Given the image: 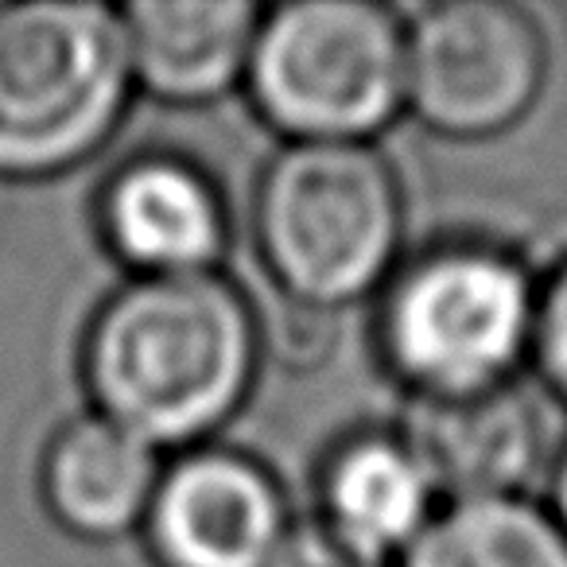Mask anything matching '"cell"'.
<instances>
[{
  "instance_id": "obj_1",
  "label": "cell",
  "mask_w": 567,
  "mask_h": 567,
  "mask_svg": "<svg viewBox=\"0 0 567 567\" xmlns=\"http://www.w3.org/2000/svg\"><path fill=\"white\" fill-rule=\"evenodd\" d=\"M82 370L94 412L156 451L187 447L218 432L249 396L257 319L218 268L136 276L94 316Z\"/></svg>"
},
{
  "instance_id": "obj_2",
  "label": "cell",
  "mask_w": 567,
  "mask_h": 567,
  "mask_svg": "<svg viewBox=\"0 0 567 567\" xmlns=\"http://www.w3.org/2000/svg\"><path fill=\"white\" fill-rule=\"evenodd\" d=\"M260 257L284 292L347 308L389 280L404 206L393 167L365 141H292L257 187Z\"/></svg>"
},
{
  "instance_id": "obj_3",
  "label": "cell",
  "mask_w": 567,
  "mask_h": 567,
  "mask_svg": "<svg viewBox=\"0 0 567 567\" xmlns=\"http://www.w3.org/2000/svg\"><path fill=\"white\" fill-rule=\"evenodd\" d=\"M121 9L0 4V175L40 179L94 156L133 97Z\"/></svg>"
},
{
  "instance_id": "obj_4",
  "label": "cell",
  "mask_w": 567,
  "mask_h": 567,
  "mask_svg": "<svg viewBox=\"0 0 567 567\" xmlns=\"http://www.w3.org/2000/svg\"><path fill=\"white\" fill-rule=\"evenodd\" d=\"M292 141H365L404 110V24L370 0H292L260 17L245 74Z\"/></svg>"
},
{
  "instance_id": "obj_5",
  "label": "cell",
  "mask_w": 567,
  "mask_h": 567,
  "mask_svg": "<svg viewBox=\"0 0 567 567\" xmlns=\"http://www.w3.org/2000/svg\"><path fill=\"white\" fill-rule=\"evenodd\" d=\"M536 300L525 265L505 249L435 245L389 280L381 350L412 393L502 385L533 350Z\"/></svg>"
},
{
  "instance_id": "obj_6",
  "label": "cell",
  "mask_w": 567,
  "mask_h": 567,
  "mask_svg": "<svg viewBox=\"0 0 567 567\" xmlns=\"http://www.w3.org/2000/svg\"><path fill=\"white\" fill-rule=\"evenodd\" d=\"M544 79L533 20L502 0H447L404 28V105L443 136L517 125Z\"/></svg>"
},
{
  "instance_id": "obj_7",
  "label": "cell",
  "mask_w": 567,
  "mask_h": 567,
  "mask_svg": "<svg viewBox=\"0 0 567 567\" xmlns=\"http://www.w3.org/2000/svg\"><path fill=\"white\" fill-rule=\"evenodd\" d=\"M288 528L272 474L226 447L175 458L144 517L159 567H272Z\"/></svg>"
},
{
  "instance_id": "obj_8",
  "label": "cell",
  "mask_w": 567,
  "mask_h": 567,
  "mask_svg": "<svg viewBox=\"0 0 567 567\" xmlns=\"http://www.w3.org/2000/svg\"><path fill=\"white\" fill-rule=\"evenodd\" d=\"M393 435L443 505L520 497L548 443L540 404L517 381L474 393H412Z\"/></svg>"
},
{
  "instance_id": "obj_9",
  "label": "cell",
  "mask_w": 567,
  "mask_h": 567,
  "mask_svg": "<svg viewBox=\"0 0 567 567\" xmlns=\"http://www.w3.org/2000/svg\"><path fill=\"white\" fill-rule=\"evenodd\" d=\"M102 234L136 276L214 272L226 249V206L195 164L144 156L105 187Z\"/></svg>"
},
{
  "instance_id": "obj_10",
  "label": "cell",
  "mask_w": 567,
  "mask_h": 567,
  "mask_svg": "<svg viewBox=\"0 0 567 567\" xmlns=\"http://www.w3.org/2000/svg\"><path fill=\"white\" fill-rule=\"evenodd\" d=\"M260 17L252 0H136L121 9L133 82L175 105L229 94L249 74Z\"/></svg>"
},
{
  "instance_id": "obj_11",
  "label": "cell",
  "mask_w": 567,
  "mask_h": 567,
  "mask_svg": "<svg viewBox=\"0 0 567 567\" xmlns=\"http://www.w3.org/2000/svg\"><path fill=\"white\" fill-rule=\"evenodd\" d=\"M159 478V451L102 412L71 420L43 455L48 509L86 540H113L141 528Z\"/></svg>"
},
{
  "instance_id": "obj_12",
  "label": "cell",
  "mask_w": 567,
  "mask_h": 567,
  "mask_svg": "<svg viewBox=\"0 0 567 567\" xmlns=\"http://www.w3.org/2000/svg\"><path fill=\"white\" fill-rule=\"evenodd\" d=\"M319 497V520L385 564H396L440 509L432 482L396 435H358L334 451Z\"/></svg>"
},
{
  "instance_id": "obj_13",
  "label": "cell",
  "mask_w": 567,
  "mask_h": 567,
  "mask_svg": "<svg viewBox=\"0 0 567 567\" xmlns=\"http://www.w3.org/2000/svg\"><path fill=\"white\" fill-rule=\"evenodd\" d=\"M393 567H567V533L528 497L451 502Z\"/></svg>"
},
{
  "instance_id": "obj_14",
  "label": "cell",
  "mask_w": 567,
  "mask_h": 567,
  "mask_svg": "<svg viewBox=\"0 0 567 567\" xmlns=\"http://www.w3.org/2000/svg\"><path fill=\"white\" fill-rule=\"evenodd\" d=\"M272 567H393V564L370 556V551H362L358 544L342 540L331 525H323V520L316 517V520H303V525L288 528Z\"/></svg>"
},
{
  "instance_id": "obj_15",
  "label": "cell",
  "mask_w": 567,
  "mask_h": 567,
  "mask_svg": "<svg viewBox=\"0 0 567 567\" xmlns=\"http://www.w3.org/2000/svg\"><path fill=\"white\" fill-rule=\"evenodd\" d=\"M536 362L544 378L567 396V265L548 280V288L536 300V334H533Z\"/></svg>"
},
{
  "instance_id": "obj_16",
  "label": "cell",
  "mask_w": 567,
  "mask_h": 567,
  "mask_svg": "<svg viewBox=\"0 0 567 567\" xmlns=\"http://www.w3.org/2000/svg\"><path fill=\"white\" fill-rule=\"evenodd\" d=\"M551 517L559 520V528L567 533V451L556 463V478H551Z\"/></svg>"
}]
</instances>
